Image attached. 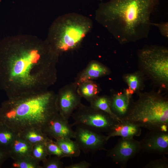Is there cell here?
<instances>
[{"instance_id": "1", "label": "cell", "mask_w": 168, "mask_h": 168, "mask_svg": "<svg viewBox=\"0 0 168 168\" xmlns=\"http://www.w3.org/2000/svg\"><path fill=\"white\" fill-rule=\"evenodd\" d=\"M60 55L45 39L30 35L0 40V89L8 98L46 91L57 79Z\"/></svg>"}, {"instance_id": "2", "label": "cell", "mask_w": 168, "mask_h": 168, "mask_svg": "<svg viewBox=\"0 0 168 168\" xmlns=\"http://www.w3.org/2000/svg\"><path fill=\"white\" fill-rule=\"evenodd\" d=\"M160 0H110L101 2L95 19L121 44L148 37L151 17Z\"/></svg>"}, {"instance_id": "3", "label": "cell", "mask_w": 168, "mask_h": 168, "mask_svg": "<svg viewBox=\"0 0 168 168\" xmlns=\"http://www.w3.org/2000/svg\"><path fill=\"white\" fill-rule=\"evenodd\" d=\"M57 93L48 90L8 99L0 106V123L19 133L25 129L43 130L58 113Z\"/></svg>"}, {"instance_id": "4", "label": "cell", "mask_w": 168, "mask_h": 168, "mask_svg": "<svg viewBox=\"0 0 168 168\" xmlns=\"http://www.w3.org/2000/svg\"><path fill=\"white\" fill-rule=\"evenodd\" d=\"M93 26L88 17L75 13L65 14L53 22L46 40L60 55L78 48Z\"/></svg>"}, {"instance_id": "5", "label": "cell", "mask_w": 168, "mask_h": 168, "mask_svg": "<svg viewBox=\"0 0 168 168\" xmlns=\"http://www.w3.org/2000/svg\"><path fill=\"white\" fill-rule=\"evenodd\" d=\"M124 120L150 131L168 132V101L154 94L140 96L130 105Z\"/></svg>"}, {"instance_id": "6", "label": "cell", "mask_w": 168, "mask_h": 168, "mask_svg": "<svg viewBox=\"0 0 168 168\" xmlns=\"http://www.w3.org/2000/svg\"><path fill=\"white\" fill-rule=\"evenodd\" d=\"M140 64L152 78L162 85L168 82V50L158 45L147 46L138 53Z\"/></svg>"}, {"instance_id": "7", "label": "cell", "mask_w": 168, "mask_h": 168, "mask_svg": "<svg viewBox=\"0 0 168 168\" xmlns=\"http://www.w3.org/2000/svg\"><path fill=\"white\" fill-rule=\"evenodd\" d=\"M72 115L73 126H80L99 132L108 133L119 121L102 111L82 103Z\"/></svg>"}, {"instance_id": "8", "label": "cell", "mask_w": 168, "mask_h": 168, "mask_svg": "<svg viewBox=\"0 0 168 168\" xmlns=\"http://www.w3.org/2000/svg\"><path fill=\"white\" fill-rule=\"evenodd\" d=\"M75 141L85 153H95L98 151L106 150L104 147L108 140L106 136L84 127L77 126L74 131Z\"/></svg>"}, {"instance_id": "9", "label": "cell", "mask_w": 168, "mask_h": 168, "mask_svg": "<svg viewBox=\"0 0 168 168\" xmlns=\"http://www.w3.org/2000/svg\"><path fill=\"white\" fill-rule=\"evenodd\" d=\"M106 156L122 168L141 151L140 142L134 138H119L115 145L107 150Z\"/></svg>"}, {"instance_id": "10", "label": "cell", "mask_w": 168, "mask_h": 168, "mask_svg": "<svg viewBox=\"0 0 168 168\" xmlns=\"http://www.w3.org/2000/svg\"><path fill=\"white\" fill-rule=\"evenodd\" d=\"M77 87V84L74 82L61 88L57 93L58 113L68 120L81 103L82 98L78 93Z\"/></svg>"}, {"instance_id": "11", "label": "cell", "mask_w": 168, "mask_h": 168, "mask_svg": "<svg viewBox=\"0 0 168 168\" xmlns=\"http://www.w3.org/2000/svg\"><path fill=\"white\" fill-rule=\"evenodd\" d=\"M140 142L141 150L144 152L168 154V132L150 131Z\"/></svg>"}, {"instance_id": "12", "label": "cell", "mask_w": 168, "mask_h": 168, "mask_svg": "<svg viewBox=\"0 0 168 168\" xmlns=\"http://www.w3.org/2000/svg\"><path fill=\"white\" fill-rule=\"evenodd\" d=\"M73 126L72 124L69 123L68 120L58 113L49 121L43 131L51 139L74 138Z\"/></svg>"}, {"instance_id": "13", "label": "cell", "mask_w": 168, "mask_h": 168, "mask_svg": "<svg viewBox=\"0 0 168 168\" xmlns=\"http://www.w3.org/2000/svg\"><path fill=\"white\" fill-rule=\"evenodd\" d=\"M141 132V128L138 125L127 120H121L107 133L106 137L107 140L115 136L124 138H133L140 136Z\"/></svg>"}, {"instance_id": "14", "label": "cell", "mask_w": 168, "mask_h": 168, "mask_svg": "<svg viewBox=\"0 0 168 168\" xmlns=\"http://www.w3.org/2000/svg\"><path fill=\"white\" fill-rule=\"evenodd\" d=\"M108 69L105 65L96 60H92L86 67L76 77L74 82L77 86L88 80H93L109 74Z\"/></svg>"}, {"instance_id": "15", "label": "cell", "mask_w": 168, "mask_h": 168, "mask_svg": "<svg viewBox=\"0 0 168 168\" xmlns=\"http://www.w3.org/2000/svg\"><path fill=\"white\" fill-rule=\"evenodd\" d=\"M111 110L120 121L124 120L128 113L130 103V95L127 93H118L110 98Z\"/></svg>"}, {"instance_id": "16", "label": "cell", "mask_w": 168, "mask_h": 168, "mask_svg": "<svg viewBox=\"0 0 168 168\" xmlns=\"http://www.w3.org/2000/svg\"><path fill=\"white\" fill-rule=\"evenodd\" d=\"M33 145L20 137L18 133L8 151L9 157L13 160L31 156Z\"/></svg>"}, {"instance_id": "17", "label": "cell", "mask_w": 168, "mask_h": 168, "mask_svg": "<svg viewBox=\"0 0 168 168\" xmlns=\"http://www.w3.org/2000/svg\"><path fill=\"white\" fill-rule=\"evenodd\" d=\"M18 135L33 145L40 143L46 144L52 140L42 130L36 128L25 129Z\"/></svg>"}, {"instance_id": "18", "label": "cell", "mask_w": 168, "mask_h": 168, "mask_svg": "<svg viewBox=\"0 0 168 168\" xmlns=\"http://www.w3.org/2000/svg\"><path fill=\"white\" fill-rule=\"evenodd\" d=\"M77 91L82 98L90 103L98 96L99 89L96 83L93 80H88L78 84Z\"/></svg>"}, {"instance_id": "19", "label": "cell", "mask_w": 168, "mask_h": 168, "mask_svg": "<svg viewBox=\"0 0 168 168\" xmlns=\"http://www.w3.org/2000/svg\"><path fill=\"white\" fill-rule=\"evenodd\" d=\"M56 140V143L61 149L66 157H76L80 155L81 150L75 141H73L70 138Z\"/></svg>"}, {"instance_id": "20", "label": "cell", "mask_w": 168, "mask_h": 168, "mask_svg": "<svg viewBox=\"0 0 168 168\" xmlns=\"http://www.w3.org/2000/svg\"><path fill=\"white\" fill-rule=\"evenodd\" d=\"M18 133L0 123V147L8 152L10 147Z\"/></svg>"}, {"instance_id": "21", "label": "cell", "mask_w": 168, "mask_h": 168, "mask_svg": "<svg viewBox=\"0 0 168 168\" xmlns=\"http://www.w3.org/2000/svg\"><path fill=\"white\" fill-rule=\"evenodd\" d=\"M90 103V106L92 108L105 112L114 119L120 121L111 110L110 98L105 96H98Z\"/></svg>"}, {"instance_id": "22", "label": "cell", "mask_w": 168, "mask_h": 168, "mask_svg": "<svg viewBox=\"0 0 168 168\" xmlns=\"http://www.w3.org/2000/svg\"><path fill=\"white\" fill-rule=\"evenodd\" d=\"M39 163L30 156L14 160L12 167L14 168H42Z\"/></svg>"}, {"instance_id": "23", "label": "cell", "mask_w": 168, "mask_h": 168, "mask_svg": "<svg viewBox=\"0 0 168 168\" xmlns=\"http://www.w3.org/2000/svg\"><path fill=\"white\" fill-rule=\"evenodd\" d=\"M45 144L40 143L33 146L31 156L40 162L44 160L48 156Z\"/></svg>"}, {"instance_id": "24", "label": "cell", "mask_w": 168, "mask_h": 168, "mask_svg": "<svg viewBox=\"0 0 168 168\" xmlns=\"http://www.w3.org/2000/svg\"><path fill=\"white\" fill-rule=\"evenodd\" d=\"M46 149L48 156L52 155L57 156L60 158L66 157L62 150L52 140L45 144Z\"/></svg>"}, {"instance_id": "25", "label": "cell", "mask_w": 168, "mask_h": 168, "mask_svg": "<svg viewBox=\"0 0 168 168\" xmlns=\"http://www.w3.org/2000/svg\"><path fill=\"white\" fill-rule=\"evenodd\" d=\"M61 159L55 156L46 158L42 161V168H62L63 167V163Z\"/></svg>"}, {"instance_id": "26", "label": "cell", "mask_w": 168, "mask_h": 168, "mask_svg": "<svg viewBox=\"0 0 168 168\" xmlns=\"http://www.w3.org/2000/svg\"><path fill=\"white\" fill-rule=\"evenodd\" d=\"M161 158L150 161L144 167V168H168V159L165 155H162Z\"/></svg>"}, {"instance_id": "27", "label": "cell", "mask_w": 168, "mask_h": 168, "mask_svg": "<svg viewBox=\"0 0 168 168\" xmlns=\"http://www.w3.org/2000/svg\"><path fill=\"white\" fill-rule=\"evenodd\" d=\"M127 82L129 86L128 92L130 95L132 94L138 88L139 85V81L138 77L134 75H130L126 77Z\"/></svg>"}, {"instance_id": "28", "label": "cell", "mask_w": 168, "mask_h": 168, "mask_svg": "<svg viewBox=\"0 0 168 168\" xmlns=\"http://www.w3.org/2000/svg\"><path fill=\"white\" fill-rule=\"evenodd\" d=\"M152 25L156 26L161 34L164 37L168 38V22H161L159 23H152Z\"/></svg>"}, {"instance_id": "29", "label": "cell", "mask_w": 168, "mask_h": 168, "mask_svg": "<svg viewBox=\"0 0 168 168\" xmlns=\"http://www.w3.org/2000/svg\"><path fill=\"white\" fill-rule=\"evenodd\" d=\"M91 164L85 161H82L80 162L65 166V168H89Z\"/></svg>"}, {"instance_id": "30", "label": "cell", "mask_w": 168, "mask_h": 168, "mask_svg": "<svg viewBox=\"0 0 168 168\" xmlns=\"http://www.w3.org/2000/svg\"><path fill=\"white\" fill-rule=\"evenodd\" d=\"M9 157L8 152L0 147V167Z\"/></svg>"}, {"instance_id": "31", "label": "cell", "mask_w": 168, "mask_h": 168, "mask_svg": "<svg viewBox=\"0 0 168 168\" xmlns=\"http://www.w3.org/2000/svg\"><path fill=\"white\" fill-rule=\"evenodd\" d=\"M100 1H102V0H99Z\"/></svg>"}]
</instances>
